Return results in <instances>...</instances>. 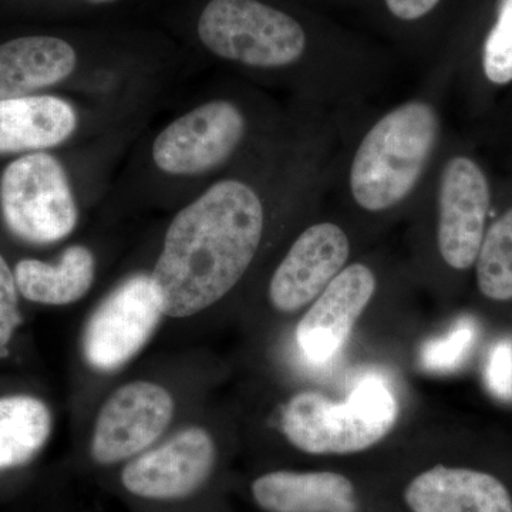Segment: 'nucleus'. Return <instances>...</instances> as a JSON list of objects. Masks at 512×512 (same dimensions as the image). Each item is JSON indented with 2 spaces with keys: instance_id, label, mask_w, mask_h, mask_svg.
I'll use <instances>...</instances> for the list:
<instances>
[{
  "instance_id": "nucleus-23",
  "label": "nucleus",
  "mask_w": 512,
  "mask_h": 512,
  "mask_svg": "<svg viewBox=\"0 0 512 512\" xmlns=\"http://www.w3.org/2000/svg\"><path fill=\"white\" fill-rule=\"evenodd\" d=\"M485 379L495 396L501 399H512V342L510 340H500L491 349Z\"/></svg>"
},
{
  "instance_id": "nucleus-24",
  "label": "nucleus",
  "mask_w": 512,
  "mask_h": 512,
  "mask_svg": "<svg viewBox=\"0 0 512 512\" xmlns=\"http://www.w3.org/2000/svg\"><path fill=\"white\" fill-rule=\"evenodd\" d=\"M393 16L402 20H417L436 8L440 0H384Z\"/></svg>"
},
{
  "instance_id": "nucleus-5",
  "label": "nucleus",
  "mask_w": 512,
  "mask_h": 512,
  "mask_svg": "<svg viewBox=\"0 0 512 512\" xmlns=\"http://www.w3.org/2000/svg\"><path fill=\"white\" fill-rule=\"evenodd\" d=\"M198 36L214 55L252 67H284L305 52L302 26L258 0H211L198 20Z\"/></svg>"
},
{
  "instance_id": "nucleus-12",
  "label": "nucleus",
  "mask_w": 512,
  "mask_h": 512,
  "mask_svg": "<svg viewBox=\"0 0 512 512\" xmlns=\"http://www.w3.org/2000/svg\"><path fill=\"white\" fill-rule=\"evenodd\" d=\"M490 204L480 165L467 157L451 158L441 174L437 221V245L450 268L464 271L476 264Z\"/></svg>"
},
{
  "instance_id": "nucleus-7",
  "label": "nucleus",
  "mask_w": 512,
  "mask_h": 512,
  "mask_svg": "<svg viewBox=\"0 0 512 512\" xmlns=\"http://www.w3.org/2000/svg\"><path fill=\"white\" fill-rule=\"evenodd\" d=\"M174 393L163 383L134 379L121 384L101 404L89 440L93 466L117 468L165 437L175 419Z\"/></svg>"
},
{
  "instance_id": "nucleus-1",
  "label": "nucleus",
  "mask_w": 512,
  "mask_h": 512,
  "mask_svg": "<svg viewBox=\"0 0 512 512\" xmlns=\"http://www.w3.org/2000/svg\"><path fill=\"white\" fill-rule=\"evenodd\" d=\"M265 227L261 198L224 180L178 212L150 278L165 318L187 319L224 299L247 274Z\"/></svg>"
},
{
  "instance_id": "nucleus-17",
  "label": "nucleus",
  "mask_w": 512,
  "mask_h": 512,
  "mask_svg": "<svg viewBox=\"0 0 512 512\" xmlns=\"http://www.w3.org/2000/svg\"><path fill=\"white\" fill-rule=\"evenodd\" d=\"M94 275L93 252L83 245L67 248L57 264L23 259L15 268L20 295L30 302L47 306L79 302L92 289Z\"/></svg>"
},
{
  "instance_id": "nucleus-4",
  "label": "nucleus",
  "mask_w": 512,
  "mask_h": 512,
  "mask_svg": "<svg viewBox=\"0 0 512 512\" xmlns=\"http://www.w3.org/2000/svg\"><path fill=\"white\" fill-rule=\"evenodd\" d=\"M116 471L119 490L133 503L181 507L210 493L220 477L221 450L210 430L191 424L165 436Z\"/></svg>"
},
{
  "instance_id": "nucleus-9",
  "label": "nucleus",
  "mask_w": 512,
  "mask_h": 512,
  "mask_svg": "<svg viewBox=\"0 0 512 512\" xmlns=\"http://www.w3.org/2000/svg\"><path fill=\"white\" fill-rule=\"evenodd\" d=\"M164 318L150 275L130 276L87 319L82 335L84 360L100 373L123 369L146 349Z\"/></svg>"
},
{
  "instance_id": "nucleus-6",
  "label": "nucleus",
  "mask_w": 512,
  "mask_h": 512,
  "mask_svg": "<svg viewBox=\"0 0 512 512\" xmlns=\"http://www.w3.org/2000/svg\"><path fill=\"white\" fill-rule=\"evenodd\" d=\"M3 220L16 237L49 245L69 237L79 221L62 164L45 153L10 163L0 180Z\"/></svg>"
},
{
  "instance_id": "nucleus-21",
  "label": "nucleus",
  "mask_w": 512,
  "mask_h": 512,
  "mask_svg": "<svg viewBox=\"0 0 512 512\" xmlns=\"http://www.w3.org/2000/svg\"><path fill=\"white\" fill-rule=\"evenodd\" d=\"M476 325L473 320H460L444 338L434 340L424 350V365L431 369H451L466 357L476 339Z\"/></svg>"
},
{
  "instance_id": "nucleus-18",
  "label": "nucleus",
  "mask_w": 512,
  "mask_h": 512,
  "mask_svg": "<svg viewBox=\"0 0 512 512\" xmlns=\"http://www.w3.org/2000/svg\"><path fill=\"white\" fill-rule=\"evenodd\" d=\"M52 431V410L43 400L28 394L0 397V471L35 460Z\"/></svg>"
},
{
  "instance_id": "nucleus-19",
  "label": "nucleus",
  "mask_w": 512,
  "mask_h": 512,
  "mask_svg": "<svg viewBox=\"0 0 512 512\" xmlns=\"http://www.w3.org/2000/svg\"><path fill=\"white\" fill-rule=\"evenodd\" d=\"M474 265L485 298L512 301V208L485 231Z\"/></svg>"
},
{
  "instance_id": "nucleus-10",
  "label": "nucleus",
  "mask_w": 512,
  "mask_h": 512,
  "mask_svg": "<svg viewBox=\"0 0 512 512\" xmlns=\"http://www.w3.org/2000/svg\"><path fill=\"white\" fill-rule=\"evenodd\" d=\"M383 488L397 512H512L511 485L480 467L430 464Z\"/></svg>"
},
{
  "instance_id": "nucleus-20",
  "label": "nucleus",
  "mask_w": 512,
  "mask_h": 512,
  "mask_svg": "<svg viewBox=\"0 0 512 512\" xmlns=\"http://www.w3.org/2000/svg\"><path fill=\"white\" fill-rule=\"evenodd\" d=\"M483 66L491 83L512 82V0H503L497 23L485 42Z\"/></svg>"
},
{
  "instance_id": "nucleus-14",
  "label": "nucleus",
  "mask_w": 512,
  "mask_h": 512,
  "mask_svg": "<svg viewBox=\"0 0 512 512\" xmlns=\"http://www.w3.org/2000/svg\"><path fill=\"white\" fill-rule=\"evenodd\" d=\"M376 288L375 272L369 266H346L309 305L296 325V345L303 355L315 363L328 362L338 355L372 301Z\"/></svg>"
},
{
  "instance_id": "nucleus-8",
  "label": "nucleus",
  "mask_w": 512,
  "mask_h": 512,
  "mask_svg": "<svg viewBox=\"0 0 512 512\" xmlns=\"http://www.w3.org/2000/svg\"><path fill=\"white\" fill-rule=\"evenodd\" d=\"M256 512H397L383 483L335 468H269L247 481Z\"/></svg>"
},
{
  "instance_id": "nucleus-3",
  "label": "nucleus",
  "mask_w": 512,
  "mask_h": 512,
  "mask_svg": "<svg viewBox=\"0 0 512 512\" xmlns=\"http://www.w3.org/2000/svg\"><path fill=\"white\" fill-rule=\"evenodd\" d=\"M437 111L424 101H407L373 124L350 165L353 200L367 212L392 210L409 198L439 140Z\"/></svg>"
},
{
  "instance_id": "nucleus-22",
  "label": "nucleus",
  "mask_w": 512,
  "mask_h": 512,
  "mask_svg": "<svg viewBox=\"0 0 512 512\" xmlns=\"http://www.w3.org/2000/svg\"><path fill=\"white\" fill-rule=\"evenodd\" d=\"M22 323L19 311V289L15 272L0 255V353H6L10 340Z\"/></svg>"
},
{
  "instance_id": "nucleus-13",
  "label": "nucleus",
  "mask_w": 512,
  "mask_h": 512,
  "mask_svg": "<svg viewBox=\"0 0 512 512\" xmlns=\"http://www.w3.org/2000/svg\"><path fill=\"white\" fill-rule=\"evenodd\" d=\"M350 241L333 222H318L299 235L269 282L276 311L296 313L311 305L348 266Z\"/></svg>"
},
{
  "instance_id": "nucleus-15",
  "label": "nucleus",
  "mask_w": 512,
  "mask_h": 512,
  "mask_svg": "<svg viewBox=\"0 0 512 512\" xmlns=\"http://www.w3.org/2000/svg\"><path fill=\"white\" fill-rule=\"evenodd\" d=\"M76 52L57 37L29 36L0 45V100L63 82L76 69Z\"/></svg>"
},
{
  "instance_id": "nucleus-16",
  "label": "nucleus",
  "mask_w": 512,
  "mask_h": 512,
  "mask_svg": "<svg viewBox=\"0 0 512 512\" xmlns=\"http://www.w3.org/2000/svg\"><path fill=\"white\" fill-rule=\"evenodd\" d=\"M77 127L76 111L53 96L0 100V154L62 144Z\"/></svg>"
},
{
  "instance_id": "nucleus-2",
  "label": "nucleus",
  "mask_w": 512,
  "mask_h": 512,
  "mask_svg": "<svg viewBox=\"0 0 512 512\" xmlns=\"http://www.w3.org/2000/svg\"><path fill=\"white\" fill-rule=\"evenodd\" d=\"M399 403L377 377L356 384L345 402H333L315 390H302L278 413L286 443L311 457H350L372 450L396 426Z\"/></svg>"
},
{
  "instance_id": "nucleus-11",
  "label": "nucleus",
  "mask_w": 512,
  "mask_h": 512,
  "mask_svg": "<svg viewBox=\"0 0 512 512\" xmlns=\"http://www.w3.org/2000/svg\"><path fill=\"white\" fill-rule=\"evenodd\" d=\"M245 133V119L225 100L202 104L164 128L153 146L161 171L197 175L220 167L235 153Z\"/></svg>"
}]
</instances>
